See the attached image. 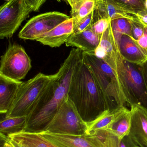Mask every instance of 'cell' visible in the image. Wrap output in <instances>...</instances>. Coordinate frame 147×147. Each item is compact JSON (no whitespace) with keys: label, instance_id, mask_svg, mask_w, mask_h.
<instances>
[{"label":"cell","instance_id":"836d02e7","mask_svg":"<svg viewBox=\"0 0 147 147\" xmlns=\"http://www.w3.org/2000/svg\"><path fill=\"white\" fill-rule=\"evenodd\" d=\"M83 0H68V4L70 6L71 9H74L79 5L80 3L82 2ZM96 2L98 0H93Z\"/></svg>","mask_w":147,"mask_h":147},{"label":"cell","instance_id":"9c48e42d","mask_svg":"<svg viewBox=\"0 0 147 147\" xmlns=\"http://www.w3.org/2000/svg\"><path fill=\"white\" fill-rule=\"evenodd\" d=\"M71 17L57 11L47 12L31 18L19 32L18 36L25 40H36Z\"/></svg>","mask_w":147,"mask_h":147},{"label":"cell","instance_id":"8d00e7d4","mask_svg":"<svg viewBox=\"0 0 147 147\" xmlns=\"http://www.w3.org/2000/svg\"><path fill=\"white\" fill-rule=\"evenodd\" d=\"M56 1H58V2H60L62 1H66V2H68V0H56Z\"/></svg>","mask_w":147,"mask_h":147},{"label":"cell","instance_id":"1f68e13d","mask_svg":"<svg viewBox=\"0 0 147 147\" xmlns=\"http://www.w3.org/2000/svg\"><path fill=\"white\" fill-rule=\"evenodd\" d=\"M8 137L11 142L16 147H31L16 138L11 136H8Z\"/></svg>","mask_w":147,"mask_h":147},{"label":"cell","instance_id":"f35d334b","mask_svg":"<svg viewBox=\"0 0 147 147\" xmlns=\"http://www.w3.org/2000/svg\"><path fill=\"white\" fill-rule=\"evenodd\" d=\"M6 1H9V0H6Z\"/></svg>","mask_w":147,"mask_h":147},{"label":"cell","instance_id":"d4e9b609","mask_svg":"<svg viewBox=\"0 0 147 147\" xmlns=\"http://www.w3.org/2000/svg\"><path fill=\"white\" fill-rule=\"evenodd\" d=\"M93 22V11L89 15L74 24L73 34L78 33L84 31L90 27Z\"/></svg>","mask_w":147,"mask_h":147},{"label":"cell","instance_id":"6da1fadb","mask_svg":"<svg viewBox=\"0 0 147 147\" xmlns=\"http://www.w3.org/2000/svg\"><path fill=\"white\" fill-rule=\"evenodd\" d=\"M83 51L73 48L58 71L56 77L45 91L31 113L22 132L40 134L45 132L57 112L68 99L72 78L83 58Z\"/></svg>","mask_w":147,"mask_h":147},{"label":"cell","instance_id":"30bf717a","mask_svg":"<svg viewBox=\"0 0 147 147\" xmlns=\"http://www.w3.org/2000/svg\"><path fill=\"white\" fill-rule=\"evenodd\" d=\"M39 134L58 147H105L102 139L97 135H71L47 132Z\"/></svg>","mask_w":147,"mask_h":147},{"label":"cell","instance_id":"ba28073f","mask_svg":"<svg viewBox=\"0 0 147 147\" xmlns=\"http://www.w3.org/2000/svg\"><path fill=\"white\" fill-rule=\"evenodd\" d=\"M32 68L31 60L21 45L9 46L1 56L0 75L17 81L24 79Z\"/></svg>","mask_w":147,"mask_h":147},{"label":"cell","instance_id":"ac0fdd59","mask_svg":"<svg viewBox=\"0 0 147 147\" xmlns=\"http://www.w3.org/2000/svg\"><path fill=\"white\" fill-rule=\"evenodd\" d=\"M26 121V116L5 117L0 123L1 139L4 141L9 136L23 131Z\"/></svg>","mask_w":147,"mask_h":147},{"label":"cell","instance_id":"484cf974","mask_svg":"<svg viewBox=\"0 0 147 147\" xmlns=\"http://www.w3.org/2000/svg\"><path fill=\"white\" fill-rule=\"evenodd\" d=\"M111 21L106 19H100L91 25V28L98 35H101L108 28Z\"/></svg>","mask_w":147,"mask_h":147},{"label":"cell","instance_id":"277c9868","mask_svg":"<svg viewBox=\"0 0 147 147\" xmlns=\"http://www.w3.org/2000/svg\"><path fill=\"white\" fill-rule=\"evenodd\" d=\"M83 60L89 68L101 88L109 110L124 106L127 102L112 68L103 59L90 53L83 52Z\"/></svg>","mask_w":147,"mask_h":147},{"label":"cell","instance_id":"8fae6325","mask_svg":"<svg viewBox=\"0 0 147 147\" xmlns=\"http://www.w3.org/2000/svg\"><path fill=\"white\" fill-rule=\"evenodd\" d=\"M136 13L127 9L113 0H98L93 11V23L100 19L113 20L126 18L139 22ZM92 23V24H93Z\"/></svg>","mask_w":147,"mask_h":147},{"label":"cell","instance_id":"8992f818","mask_svg":"<svg viewBox=\"0 0 147 147\" xmlns=\"http://www.w3.org/2000/svg\"><path fill=\"white\" fill-rule=\"evenodd\" d=\"M87 125L73 103L68 98L60 107L45 132L71 135L87 134Z\"/></svg>","mask_w":147,"mask_h":147},{"label":"cell","instance_id":"7402d4cb","mask_svg":"<svg viewBox=\"0 0 147 147\" xmlns=\"http://www.w3.org/2000/svg\"><path fill=\"white\" fill-rule=\"evenodd\" d=\"M132 21L126 18L112 20L111 23L114 35H126L132 37Z\"/></svg>","mask_w":147,"mask_h":147},{"label":"cell","instance_id":"f1b7e54d","mask_svg":"<svg viewBox=\"0 0 147 147\" xmlns=\"http://www.w3.org/2000/svg\"><path fill=\"white\" fill-rule=\"evenodd\" d=\"M139 22L145 27H147V9L139 11L135 14Z\"/></svg>","mask_w":147,"mask_h":147},{"label":"cell","instance_id":"52a82bcc","mask_svg":"<svg viewBox=\"0 0 147 147\" xmlns=\"http://www.w3.org/2000/svg\"><path fill=\"white\" fill-rule=\"evenodd\" d=\"M34 8L28 0H9L0 9V38H11Z\"/></svg>","mask_w":147,"mask_h":147},{"label":"cell","instance_id":"3957f363","mask_svg":"<svg viewBox=\"0 0 147 147\" xmlns=\"http://www.w3.org/2000/svg\"><path fill=\"white\" fill-rule=\"evenodd\" d=\"M103 60L115 74L127 103L130 106H141L147 110V90L140 65L122 57L116 39L114 51Z\"/></svg>","mask_w":147,"mask_h":147},{"label":"cell","instance_id":"4fadbf2b","mask_svg":"<svg viewBox=\"0 0 147 147\" xmlns=\"http://www.w3.org/2000/svg\"><path fill=\"white\" fill-rule=\"evenodd\" d=\"M120 54L128 62L141 65L147 60V56L132 37L114 35Z\"/></svg>","mask_w":147,"mask_h":147},{"label":"cell","instance_id":"2e32d148","mask_svg":"<svg viewBox=\"0 0 147 147\" xmlns=\"http://www.w3.org/2000/svg\"><path fill=\"white\" fill-rule=\"evenodd\" d=\"M22 82L0 75V113L6 114L14 103Z\"/></svg>","mask_w":147,"mask_h":147},{"label":"cell","instance_id":"603a6c76","mask_svg":"<svg viewBox=\"0 0 147 147\" xmlns=\"http://www.w3.org/2000/svg\"><path fill=\"white\" fill-rule=\"evenodd\" d=\"M121 4L127 9L137 13L139 11L146 9V0H113Z\"/></svg>","mask_w":147,"mask_h":147},{"label":"cell","instance_id":"9a60e30c","mask_svg":"<svg viewBox=\"0 0 147 147\" xmlns=\"http://www.w3.org/2000/svg\"><path fill=\"white\" fill-rule=\"evenodd\" d=\"M91 26L83 32L72 34L66 42V46L76 47L83 52H93L99 46L102 36L96 34Z\"/></svg>","mask_w":147,"mask_h":147},{"label":"cell","instance_id":"44dd1931","mask_svg":"<svg viewBox=\"0 0 147 147\" xmlns=\"http://www.w3.org/2000/svg\"><path fill=\"white\" fill-rule=\"evenodd\" d=\"M96 1L83 0L74 9L71 10V16L73 19L74 24L92 13L96 7Z\"/></svg>","mask_w":147,"mask_h":147},{"label":"cell","instance_id":"ab89813d","mask_svg":"<svg viewBox=\"0 0 147 147\" xmlns=\"http://www.w3.org/2000/svg\"><path fill=\"white\" fill-rule=\"evenodd\" d=\"M137 147H139L137 146Z\"/></svg>","mask_w":147,"mask_h":147},{"label":"cell","instance_id":"ffe728a7","mask_svg":"<svg viewBox=\"0 0 147 147\" xmlns=\"http://www.w3.org/2000/svg\"><path fill=\"white\" fill-rule=\"evenodd\" d=\"M9 136L16 138L31 147H58L39 134L21 132Z\"/></svg>","mask_w":147,"mask_h":147},{"label":"cell","instance_id":"f546056e","mask_svg":"<svg viewBox=\"0 0 147 147\" xmlns=\"http://www.w3.org/2000/svg\"><path fill=\"white\" fill-rule=\"evenodd\" d=\"M33 7L34 12H37L39 10L43 4L47 0H28Z\"/></svg>","mask_w":147,"mask_h":147},{"label":"cell","instance_id":"83f0119b","mask_svg":"<svg viewBox=\"0 0 147 147\" xmlns=\"http://www.w3.org/2000/svg\"><path fill=\"white\" fill-rule=\"evenodd\" d=\"M133 38L147 56V33L146 31L143 35L138 40L134 39Z\"/></svg>","mask_w":147,"mask_h":147},{"label":"cell","instance_id":"e0dca14e","mask_svg":"<svg viewBox=\"0 0 147 147\" xmlns=\"http://www.w3.org/2000/svg\"><path fill=\"white\" fill-rule=\"evenodd\" d=\"M131 111L124 106L113 121L104 130L121 140L128 136L131 127Z\"/></svg>","mask_w":147,"mask_h":147},{"label":"cell","instance_id":"5b68a950","mask_svg":"<svg viewBox=\"0 0 147 147\" xmlns=\"http://www.w3.org/2000/svg\"><path fill=\"white\" fill-rule=\"evenodd\" d=\"M56 77V73L46 75L39 73L28 81L22 82L13 105L5 114V117L28 116Z\"/></svg>","mask_w":147,"mask_h":147},{"label":"cell","instance_id":"4dcf8cb0","mask_svg":"<svg viewBox=\"0 0 147 147\" xmlns=\"http://www.w3.org/2000/svg\"><path fill=\"white\" fill-rule=\"evenodd\" d=\"M121 147H137L132 141L130 140L128 136H125L121 140Z\"/></svg>","mask_w":147,"mask_h":147},{"label":"cell","instance_id":"cb8c5ba5","mask_svg":"<svg viewBox=\"0 0 147 147\" xmlns=\"http://www.w3.org/2000/svg\"><path fill=\"white\" fill-rule=\"evenodd\" d=\"M96 135L102 138L105 147H121V140L113 135L104 131L98 132Z\"/></svg>","mask_w":147,"mask_h":147},{"label":"cell","instance_id":"7c38bea8","mask_svg":"<svg viewBox=\"0 0 147 147\" xmlns=\"http://www.w3.org/2000/svg\"><path fill=\"white\" fill-rule=\"evenodd\" d=\"M131 107V127L128 136L139 147H147V110L138 105Z\"/></svg>","mask_w":147,"mask_h":147},{"label":"cell","instance_id":"74e56055","mask_svg":"<svg viewBox=\"0 0 147 147\" xmlns=\"http://www.w3.org/2000/svg\"><path fill=\"white\" fill-rule=\"evenodd\" d=\"M145 31H146V32L147 33V27H145Z\"/></svg>","mask_w":147,"mask_h":147},{"label":"cell","instance_id":"d590c367","mask_svg":"<svg viewBox=\"0 0 147 147\" xmlns=\"http://www.w3.org/2000/svg\"><path fill=\"white\" fill-rule=\"evenodd\" d=\"M145 7L146 9H147V0L145 1Z\"/></svg>","mask_w":147,"mask_h":147},{"label":"cell","instance_id":"d6a6232c","mask_svg":"<svg viewBox=\"0 0 147 147\" xmlns=\"http://www.w3.org/2000/svg\"><path fill=\"white\" fill-rule=\"evenodd\" d=\"M142 71L143 74V77L145 80V84H146V87L147 90V60L144 63L141 65Z\"/></svg>","mask_w":147,"mask_h":147},{"label":"cell","instance_id":"5bb4252c","mask_svg":"<svg viewBox=\"0 0 147 147\" xmlns=\"http://www.w3.org/2000/svg\"><path fill=\"white\" fill-rule=\"evenodd\" d=\"M73 29L74 21L73 18L71 17L36 40L44 45L50 47H60L65 43L69 37L73 34Z\"/></svg>","mask_w":147,"mask_h":147},{"label":"cell","instance_id":"e575fe53","mask_svg":"<svg viewBox=\"0 0 147 147\" xmlns=\"http://www.w3.org/2000/svg\"><path fill=\"white\" fill-rule=\"evenodd\" d=\"M4 142H5L3 147H16L11 142L8 137L4 140Z\"/></svg>","mask_w":147,"mask_h":147},{"label":"cell","instance_id":"4316f807","mask_svg":"<svg viewBox=\"0 0 147 147\" xmlns=\"http://www.w3.org/2000/svg\"><path fill=\"white\" fill-rule=\"evenodd\" d=\"M145 26L139 22L132 21V38L138 40L142 37L145 32Z\"/></svg>","mask_w":147,"mask_h":147},{"label":"cell","instance_id":"7a4b0ae2","mask_svg":"<svg viewBox=\"0 0 147 147\" xmlns=\"http://www.w3.org/2000/svg\"><path fill=\"white\" fill-rule=\"evenodd\" d=\"M68 96L87 123L109 110L101 88L83 58L72 76Z\"/></svg>","mask_w":147,"mask_h":147},{"label":"cell","instance_id":"d6986e66","mask_svg":"<svg viewBox=\"0 0 147 147\" xmlns=\"http://www.w3.org/2000/svg\"><path fill=\"white\" fill-rule=\"evenodd\" d=\"M124 107L112 110L106 111L96 120L87 123V134L96 135L98 132L104 131L114 120Z\"/></svg>","mask_w":147,"mask_h":147}]
</instances>
